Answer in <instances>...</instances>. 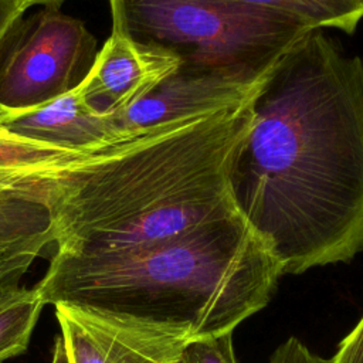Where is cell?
<instances>
[{
	"instance_id": "30bf717a",
	"label": "cell",
	"mask_w": 363,
	"mask_h": 363,
	"mask_svg": "<svg viewBox=\"0 0 363 363\" xmlns=\"http://www.w3.org/2000/svg\"><path fill=\"white\" fill-rule=\"evenodd\" d=\"M91 153L26 139L0 123V189H47L50 180Z\"/></svg>"
},
{
	"instance_id": "8992f818",
	"label": "cell",
	"mask_w": 363,
	"mask_h": 363,
	"mask_svg": "<svg viewBox=\"0 0 363 363\" xmlns=\"http://www.w3.org/2000/svg\"><path fill=\"white\" fill-rule=\"evenodd\" d=\"M69 363H177L186 326L68 302L52 305Z\"/></svg>"
},
{
	"instance_id": "ffe728a7",
	"label": "cell",
	"mask_w": 363,
	"mask_h": 363,
	"mask_svg": "<svg viewBox=\"0 0 363 363\" xmlns=\"http://www.w3.org/2000/svg\"><path fill=\"white\" fill-rule=\"evenodd\" d=\"M27 7H33V6H60L65 1V0H23Z\"/></svg>"
},
{
	"instance_id": "e0dca14e",
	"label": "cell",
	"mask_w": 363,
	"mask_h": 363,
	"mask_svg": "<svg viewBox=\"0 0 363 363\" xmlns=\"http://www.w3.org/2000/svg\"><path fill=\"white\" fill-rule=\"evenodd\" d=\"M43 251L41 248H0V274L30 268Z\"/></svg>"
},
{
	"instance_id": "5bb4252c",
	"label": "cell",
	"mask_w": 363,
	"mask_h": 363,
	"mask_svg": "<svg viewBox=\"0 0 363 363\" xmlns=\"http://www.w3.org/2000/svg\"><path fill=\"white\" fill-rule=\"evenodd\" d=\"M177 363H238L233 333L191 339L183 349Z\"/></svg>"
},
{
	"instance_id": "5b68a950",
	"label": "cell",
	"mask_w": 363,
	"mask_h": 363,
	"mask_svg": "<svg viewBox=\"0 0 363 363\" xmlns=\"http://www.w3.org/2000/svg\"><path fill=\"white\" fill-rule=\"evenodd\" d=\"M96 52L86 24L60 6L23 16L0 41V105L20 113L65 95L84 81Z\"/></svg>"
},
{
	"instance_id": "8fae6325",
	"label": "cell",
	"mask_w": 363,
	"mask_h": 363,
	"mask_svg": "<svg viewBox=\"0 0 363 363\" xmlns=\"http://www.w3.org/2000/svg\"><path fill=\"white\" fill-rule=\"evenodd\" d=\"M47 189H0V248L54 244V217Z\"/></svg>"
},
{
	"instance_id": "7c38bea8",
	"label": "cell",
	"mask_w": 363,
	"mask_h": 363,
	"mask_svg": "<svg viewBox=\"0 0 363 363\" xmlns=\"http://www.w3.org/2000/svg\"><path fill=\"white\" fill-rule=\"evenodd\" d=\"M288 17L311 30L353 34L363 18L362 0H237Z\"/></svg>"
},
{
	"instance_id": "4fadbf2b",
	"label": "cell",
	"mask_w": 363,
	"mask_h": 363,
	"mask_svg": "<svg viewBox=\"0 0 363 363\" xmlns=\"http://www.w3.org/2000/svg\"><path fill=\"white\" fill-rule=\"evenodd\" d=\"M45 302L37 286H18L0 299V363L24 353Z\"/></svg>"
},
{
	"instance_id": "d6986e66",
	"label": "cell",
	"mask_w": 363,
	"mask_h": 363,
	"mask_svg": "<svg viewBox=\"0 0 363 363\" xmlns=\"http://www.w3.org/2000/svg\"><path fill=\"white\" fill-rule=\"evenodd\" d=\"M51 363H69L68 356H67V350H65V346H64V340H62L61 336H58L54 342Z\"/></svg>"
},
{
	"instance_id": "9c48e42d",
	"label": "cell",
	"mask_w": 363,
	"mask_h": 363,
	"mask_svg": "<svg viewBox=\"0 0 363 363\" xmlns=\"http://www.w3.org/2000/svg\"><path fill=\"white\" fill-rule=\"evenodd\" d=\"M1 125L21 138L78 152H96L119 142L111 115L91 109L78 88Z\"/></svg>"
},
{
	"instance_id": "9a60e30c",
	"label": "cell",
	"mask_w": 363,
	"mask_h": 363,
	"mask_svg": "<svg viewBox=\"0 0 363 363\" xmlns=\"http://www.w3.org/2000/svg\"><path fill=\"white\" fill-rule=\"evenodd\" d=\"M268 363H325V360L311 352L298 337L291 336L272 352Z\"/></svg>"
},
{
	"instance_id": "6da1fadb",
	"label": "cell",
	"mask_w": 363,
	"mask_h": 363,
	"mask_svg": "<svg viewBox=\"0 0 363 363\" xmlns=\"http://www.w3.org/2000/svg\"><path fill=\"white\" fill-rule=\"evenodd\" d=\"M230 176L284 274L363 251V58L311 30L274 65Z\"/></svg>"
},
{
	"instance_id": "ac0fdd59",
	"label": "cell",
	"mask_w": 363,
	"mask_h": 363,
	"mask_svg": "<svg viewBox=\"0 0 363 363\" xmlns=\"http://www.w3.org/2000/svg\"><path fill=\"white\" fill-rule=\"evenodd\" d=\"M27 10L28 7L23 0H0V41Z\"/></svg>"
},
{
	"instance_id": "7402d4cb",
	"label": "cell",
	"mask_w": 363,
	"mask_h": 363,
	"mask_svg": "<svg viewBox=\"0 0 363 363\" xmlns=\"http://www.w3.org/2000/svg\"><path fill=\"white\" fill-rule=\"evenodd\" d=\"M362 1H363V0H362Z\"/></svg>"
},
{
	"instance_id": "2e32d148",
	"label": "cell",
	"mask_w": 363,
	"mask_h": 363,
	"mask_svg": "<svg viewBox=\"0 0 363 363\" xmlns=\"http://www.w3.org/2000/svg\"><path fill=\"white\" fill-rule=\"evenodd\" d=\"M325 363H363V315Z\"/></svg>"
},
{
	"instance_id": "277c9868",
	"label": "cell",
	"mask_w": 363,
	"mask_h": 363,
	"mask_svg": "<svg viewBox=\"0 0 363 363\" xmlns=\"http://www.w3.org/2000/svg\"><path fill=\"white\" fill-rule=\"evenodd\" d=\"M132 38L163 48L187 74L259 82L311 28L237 0H108Z\"/></svg>"
},
{
	"instance_id": "52a82bcc",
	"label": "cell",
	"mask_w": 363,
	"mask_h": 363,
	"mask_svg": "<svg viewBox=\"0 0 363 363\" xmlns=\"http://www.w3.org/2000/svg\"><path fill=\"white\" fill-rule=\"evenodd\" d=\"M179 67L174 54L136 41L111 16V34L77 88L91 109L111 115L142 99Z\"/></svg>"
},
{
	"instance_id": "7a4b0ae2",
	"label": "cell",
	"mask_w": 363,
	"mask_h": 363,
	"mask_svg": "<svg viewBox=\"0 0 363 363\" xmlns=\"http://www.w3.org/2000/svg\"><path fill=\"white\" fill-rule=\"evenodd\" d=\"M257 94L143 129L50 180L55 252L146 247L238 214L230 176Z\"/></svg>"
},
{
	"instance_id": "ba28073f",
	"label": "cell",
	"mask_w": 363,
	"mask_h": 363,
	"mask_svg": "<svg viewBox=\"0 0 363 363\" xmlns=\"http://www.w3.org/2000/svg\"><path fill=\"white\" fill-rule=\"evenodd\" d=\"M265 78L259 82H244L177 69L129 108L111 113L116 138L122 140L173 119L237 106L252 98Z\"/></svg>"
},
{
	"instance_id": "44dd1931",
	"label": "cell",
	"mask_w": 363,
	"mask_h": 363,
	"mask_svg": "<svg viewBox=\"0 0 363 363\" xmlns=\"http://www.w3.org/2000/svg\"><path fill=\"white\" fill-rule=\"evenodd\" d=\"M16 115H17L16 112H13V111L4 108L3 105H0V123H3L4 121H7L9 118H13V116H16Z\"/></svg>"
},
{
	"instance_id": "3957f363",
	"label": "cell",
	"mask_w": 363,
	"mask_h": 363,
	"mask_svg": "<svg viewBox=\"0 0 363 363\" xmlns=\"http://www.w3.org/2000/svg\"><path fill=\"white\" fill-rule=\"evenodd\" d=\"M284 275L240 216L129 250L54 252L35 285L45 302L106 309L186 326L193 339L233 333L264 309Z\"/></svg>"
}]
</instances>
